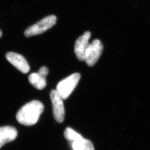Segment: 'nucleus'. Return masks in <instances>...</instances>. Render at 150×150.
I'll return each instance as SVG.
<instances>
[{
	"label": "nucleus",
	"instance_id": "1",
	"mask_svg": "<svg viewBox=\"0 0 150 150\" xmlns=\"http://www.w3.org/2000/svg\"><path fill=\"white\" fill-rule=\"evenodd\" d=\"M43 110V104L37 100H33L19 110L16 115V119L21 125L32 126L38 122Z\"/></svg>",
	"mask_w": 150,
	"mask_h": 150
},
{
	"label": "nucleus",
	"instance_id": "2",
	"mask_svg": "<svg viewBox=\"0 0 150 150\" xmlns=\"http://www.w3.org/2000/svg\"><path fill=\"white\" fill-rule=\"evenodd\" d=\"M57 21V17L54 15L47 16L36 23L28 27L25 31L26 38L43 33L54 26Z\"/></svg>",
	"mask_w": 150,
	"mask_h": 150
},
{
	"label": "nucleus",
	"instance_id": "3",
	"mask_svg": "<svg viewBox=\"0 0 150 150\" xmlns=\"http://www.w3.org/2000/svg\"><path fill=\"white\" fill-rule=\"evenodd\" d=\"M80 79V74L75 73L59 82L56 87V91L62 100H65L70 96Z\"/></svg>",
	"mask_w": 150,
	"mask_h": 150
},
{
	"label": "nucleus",
	"instance_id": "4",
	"mask_svg": "<svg viewBox=\"0 0 150 150\" xmlns=\"http://www.w3.org/2000/svg\"><path fill=\"white\" fill-rule=\"evenodd\" d=\"M103 46L99 40H95L91 42L86 52L85 61L88 66L92 67L96 64L102 54Z\"/></svg>",
	"mask_w": 150,
	"mask_h": 150
},
{
	"label": "nucleus",
	"instance_id": "5",
	"mask_svg": "<svg viewBox=\"0 0 150 150\" xmlns=\"http://www.w3.org/2000/svg\"><path fill=\"white\" fill-rule=\"evenodd\" d=\"M50 97L53 106L54 118L57 122L62 123L64 121L65 115L63 100L56 90H52L51 91Z\"/></svg>",
	"mask_w": 150,
	"mask_h": 150
},
{
	"label": "nucleus",
	"instance_id": "6",
	"mask_svg": "<svg viewBox=\"0 0 150 150\" xmlns=\"http://www.w3.org/2000/svg\"><path fill=\"white\" fill-rule=\"evenodd\" d=\"M91 32L86 31L75 42V53L77 58L80 61H85L86 52L90 45L88 40L91 38Z\"/></svg>",
	"mask_w": 150,
	"mask_h": 150
},
{
	"label": "nucleus",
	"instance_id": "7",
	"mask_svg": "<svg viewBox=\"0 0 150 150\" xmlns=\"http://www.w3.org/2000/svg\"><path fill=\"white\" fill-rule=\"evenodd\" d=\"M6 58L17 69L23 74H27L30 70L26 59L20 54L9 52L6 54Z\"/></svg>",
	"mask_w": 150,
	"mask_h": 150
},
{
	"label": "nucleus",
	"instance_id": "8",
	"mask_svg": "<svg viewBox=\"0 0 150 150\" xmlns=\"http://www.w3.org/2000/svg\"><path fill=\"white\" fill-rule=\"evenodd\" d=\"M17 136L16 129L12 126L0 127V149L6 144L14 141Z\"/></svg>",
	"mask_w": 150,
	"mask_h": 150
},
{
	"label": "nucleus",
	"instance_id": "9",
	"mask_svg": "<svg viewBox=\"0 0 150 150\" xmlns=\"http://www.w3.org/2000/svg\"><path fill=\"white\" fill-rule=\"evenodd\" d=\"M70 145L73 150H95L91 141L83 137L70 142Z\"/></svg>",
	"mask_w": 150,
	"mask_h": 150
},
{
	"label": "nucleus",
	"instance_id": "10",
	"mask_svg": "<svg viewBox=\"0 0 150 150\" xmlns=\"http://www.w3.org/2000/svg\"><path fill=\"white\" fill-rule=\"evenodd\" d=\"M28 80L32 86L38 90H42L46 86V77L38 73H32L29 75Z\"/></svg>",
	"mask_w": 150,
	"mask_h": 150
},
{
	"label": "nucleus",
	"instance_id": "11",
	"mask_svg": "<svg viewBox=\"0 0 150 150\" xmlns=\"http://www.w3.org/2000/svg\"><path fill=\"white\" fill-rule=\"evenodd\" d=\"M64 137L70 142L81 139L83 137L80 134L70 127H67L64 132Z\"/></svg>",
	"mask_w": 150,
	"mask_h": 150
},
{
	"label": "nucleus",
	"instance_id": "12",
	"mask_svg": "<svg viewBox=\"0 0 150 150\" xmlns=\"http://www.w3.org/2000/svg\"><path fill=\"white\" fill-rule=\"evenodd\" d=\"M48 69L47 67H46V66H43L42 67H41L40 69V70L38 71V74H40L41 76H42L43 77H46L48 74Z\"/></svg>",
	"mask_w": 150,
	"mask_h": 150
},
{
	"label": "nucleus",
	"instance_id": "13",
	"mask_svg": "<svg viewBox=\"0 0 150 150\" xmlns=\"http://www.w3.org/2000/svg\"><path fill=\"white\" fill-rule=\"evenodd\" d=\"M2 31L0 30V38L2 37Z\"/></svg>",
	"mask_w": 150,
	"mask_h": 150
}]
</instances>
